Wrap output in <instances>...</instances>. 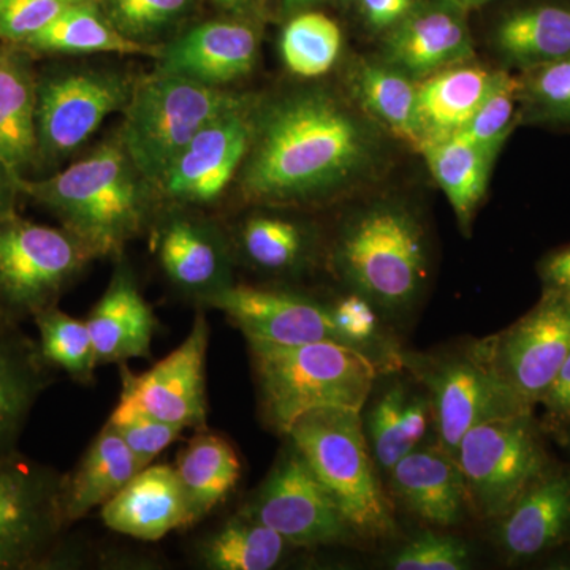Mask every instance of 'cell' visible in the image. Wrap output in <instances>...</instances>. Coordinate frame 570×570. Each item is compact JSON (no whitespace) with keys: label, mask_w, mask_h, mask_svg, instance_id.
Wrapping results in <instances>:
<instances>
[{"label":"cell","mask_w":570,"mask_h":570,"mask_svg":"<svg viewBox=\"0 0 570 570\" xmlns=\"http://www.w3.org/2000/svg\"><path fill=\"white\" fill-rule=\"evenodd\" d=\"M343 47V33L332 18L299 11L285 24L279 50L285 67L302 78H317L333 69Z\"/></svg>","instance_id":"37"},{"label":"cell","mask_w":570,"mask_h":570,"mask_svg":"<svg viewBox=\"0 0 570 570\" xmlns=\"http://www.w3.org/2000/svg\"><path fill=\"white\" fill-rule=\"evenodd\" d=\"M146 464L108 423L70 474L62 475L61 510L66 527L102 509Z\"/></svg>","instance_id":"25"},{"label":"cell","mask_w":570,"mask_h":570,"mask_svg":"<svg viewBox=\"0 0 570 570\" xmlns=\"http://www.w3.org/2000/svg\"><path fill=\"white\" fill-rule=\"evenodd\" d=\"M521 122L570 126V56L520 75Z\"/></svg>","instance_id":"39"},{"label":"cell","mask_w":570,"mask_h":570,"mask_svg":"<svg viewBox=\"0 0 570 570\" xmlns=\"http://www.w3.org/2000/svg\"><path fill=\"white\" fill-rule=\"evenodd\" d=\"M287 547L283 535L239 510L206 535L197 553L209 570H269L279 564Z\"/></svg>","instance_id":"35"},{"label":"cell","mask_w":570,"mask_h":570,"mask_svg":"<svg viewBox=\"0 0 570 570\" xmlns=\"http://www.w3.org/2000/svg\"><path fill=\"white\" fill-rule=\"evenodd\" d=\"M2 2H3V0H0V3H2Z\"/></svg>","instance_id":"51"},{"label":"cell","mask_w":570,"mask_h":570,"mask_svg":"<svg viewBox=\"0 0 570 570\" xmlns=\"http://www.w3.org/2000/svg\"><path fill=\"white\" fill-rule=\"evenodd\" d=\"M379 156L365 116L325 89L303 88L257 100L253 141L236 179L253 204H316L363 181Z\"/></svg>","instance_id":"1"},{"label":"cell","mask_w":570,"mask_h":570,"mask_svg":"<svg viewBox=\"0 0 570 570\" xmlns=\"http://www.w3.org/2000/svg\"><path fill=\"white\" fill-rule=\"evenodd\" d=\"M236 261L272 276L305 272L316 257L317 234L313 225L279 214L257 213L246 217L232 236Z\"/></svg>","instance_id":"29"},{"label":"cell","mask_w":570,"mask_h":570,"mask_svg":"<svg viewBox=\"0 0 570 570\" xmlns=\"http://www.w3.org/2000/svg\"><path fill=\"white\" fill-rule=\"evenodd\" d=\"M258 43L257 28L249 18L198 22L165 41L156 70L212 88H228L254 70Z\"/></svg>","instance_id":"18"},{"label":"cell","mask_w":570,"mask_h":570,"mask_svg":"<svg viewBox=\"0 0 570 570\" xmlns=\"http://www.w3.org/2000/svg\"><path fill=\"white\" fill-rule=\"evenodd\" d=\"M520 122L519 75L515 77L509 71L498 70L497 80L478 112L455 135L499 153Z\"/></svg>","instance_id":"40"},{"label":"cell","mask_w":570,"mask_h":570,"mask_svg":"<svg viewBox=\"0 0 570 570\" xmlns=\"http://www.w3.org/2000/svg\"><path fill=\"white\" fill-rule=\"evenodd\" d=\"M99 6L126 39L160 48L189 20L197 0H99Z\"/></svg>","instance_id":"38"},{"label":"cell","mask_w":570,"mask_h":570,"mask_svg":"<svg viewBox=\"0 0 570 570\" xmlns=\"http://www.w3.org/2000/svg\"><path fill=\"white\" fill-rule=\"evenodd\" d=\"M493 43L502 61L520 71L570 56V0H539L508 11Z\"/></svg>","instance_id":"28"},{"label":"cell","mask_w":570,"mask_h":570,"mask_svg":"<svg viewBox=\"0 0 570 570\" xmlns=\"http://www.w3.org/2000/svg\"><path fill=\"white\" fill-rule=\"evenodd\" d=\"M318 2H322V0H281V6H283L287 13L296 14L299 11L311 9V7L316 6Z\"/></svg>","instance_id":"49"},{"label":"cell","mask_w":570,"mask_h":570,"mask_svg":"<svg viewBox=\"0 0 570 570\" xmlns=\"http://www.w3.org/2000/svg\"><path fill=\"white\" fill-rule=\"evenodd\" d=\"M497 521V546L523 564L570 546V468L551 463Z\"/></svg>","instance_id":"19"},{"label":"cell","mask_w":570,"mask_h":570,"mask_svg":"<svg viewBox=\"0 0 570 570\" xmlns=\"http://www.w3.org/2000/svg\"><path fill=\"white\" fill-rule=\"evenodd\" d=\"M414 6L415 0H362L367 22L377 29L393 28Z\"/></svg>","instance_id":"46"},{"label":"cell","mask_w":570,"mask_h":570,"mask_svg":"<svg viewBox=\"0 0 570 570\" xmlns=\"http://www.w3.org/2000/svg\"><path fill=\"white\" fill-rule=\"evenodd\" d=\"M20 47L31 55H145L157 58L160 48H148L126 39L107 14L100 9L99 2L81 3L67 10L56 18L51 24L33 33Z\"/></svg>","instance_id":"33"},{"label":"cell","mask_w":570,"mask_h":570,"mask_svg":"<svg viewBox=\"0 0 570 570\" xmlns=\"http://www.w3.org/2000/svg\"><path fill=\"white\" fill-rule=\"evenodd\" d=\"M332 262L352 294L387 316H403L417 305L430 275L425 230L396 202H377L355 213L337 235Z\"/></svg>","instance_id":"4"},{"label":"cell","mask_w":570,"mask_h":570,"mask_svg":"<svg viewBox=\"0 0 570 570\" xmlns=\"http://www.w3.org/2000/svg\"><path fill=\"white\" fill-rule=\"evenodd\" d=\"M397 502L431 527L453 528L469 512L466 483L455 456L434 445L414 449L387 472Z\"/></svg>","instance_id":"22"},{"label":"cell","mask_w":570,"mask_h":570,"mask_svg":"<svg viewBox=\"0 0 570 570\" xmlns=\"http://www.w3.org/2000/svg\"><path fill=\"white\" fill-rule=\"evenodd\" d=\"M86 324L91 332L97 365H122L135 358H153V341L159 321L142 296L132 266L124 255L116 258L110 283Z\"/></svg>","instance_id":"21"},{"label":"cell","mask_w":570,"mask_h":570,"mask_svg":"<svg viewBox=\"0 0 570 570\" xmlns=\"http://www.w3.org/2000/svg\"><path fill=\"white\" fill-rule=\"evenodd\" d=\"M474 58V41L466 10L449 2L415 3L397 24L390 28L384 61L415 81Z\"/></svg>","instance_id":"20"},{"label":"cell","mask_w":570,"mask_h":570,"mask_svg":"<svg viewBox=\"0 0 570 570\" xmlns=\"http://www.w3.org/2000/svg\"><path fill=\"white\" fill-rule=\"evenodd\" d=\"M18 189L99 258H119L151 230L160 209L156 189L135 167L118 134L43 179L18 176Z\"/></svg>","instance_id":"2"},{"label":"cell","mask_w":570,"mask_h":570,"mask_svg":"<svg viewBox=\"0 0 570 570\" xmlns=\"http://www.w3.org/2000/svg\"><path fill=\"white\" fill-rule=\"evenodd\" d=\"M18 176L21 175L13 174L0 163V217L17 214L18 197L21 195L18 189Z\"/></svg>","instance_id":"47"},{"label":"cell","mask_w":570,"mask_h":570,"mask_svg":"<svg viewBox=\"0 0 570 570\" xmlns=\"http://www.w3.org/2000/svg\"><path fill=\"white\" fill-rule=\"evenodd\" d=\"M206 307L225 314L246 341L284 346L309 343L348 346L337 328L332 306L295 292L235 283L209 299Z\"/></svg>","instance_id":"17"},{"label":"cell","mask_w":570,"mask_h":570,"mask_svg":"<svg viewBox=\"0 0 570 570\" xmlns=\"http://www.w3.org/2000/svg\"><path fill=\"white\" fill-rule=\"evenodd\" d=\"M175 468L186 501L187 528L219 508L242 479V461L234 445L208 428L187 442Z\"/></svg>","instance_id":"30"},{"label":"cell","mask_w":570,"mask_h":570,"mask_svg":"<svg viewBox=\"0 0 570 570\" xmlns=\"http://www.w3.org/2000/svg\"><path fill=\"white\" fill-rule=\"evenodd\" d=\"M212 2L228 17L249 18L257 0H212Z\"/></svg>","instance_id":"48"},{"label":"cell","mask_w":570,"mask_h":570,"mask_svg":"<svg viewBox=\"0 0 570 570\" xmlns=\"http://www.w3.org/2000/svg\"><path fill=\"white\" fill-rule=\"evenodd\" d=\"M482 341L499 376L535 409L570 354V298L542 291L523 317Z\"/></svg>","instance_id":"15"},{"label":"cell","mask_w":570,"mask_h":570,"mask_svg":"<svg viewBox=\"0 0 570 570\" xmlns=\"http://www.w3.org/2000/svg\"><path fill=\"white\" fill-rule=\"evenodd\" d=\"M542 291L557 292L570 298V245L558 247L539 262Z\"/></svg>","instance_id":"45"},{"label":"cell","mask_w":570,"mask_h":570,"mask_svg":"<svg viewBox=\"0 0 570 570\" xmlns=\"http://www.w3.org/2000/svg\"><path fill=\"white\" fill-rule=\"evenodd\" d=\"M96 261L66 228L0 217V324L20 325L59 298Z\"/></svg>","instance_id":"8"},{"label":"cell","mask_w":570,"mask_h":570,"mask_svg":"<svg viewBox=\"0 0 570 570\" xmlns=\"http://www.w3.org/2000/svg\"><path fill=\"white\" fill-rule=\"evenodd\" d=\"M37 81L31 52L0 41V163L21 176L37 165Z\"/></svg>","instance_id":"26"},{"label":"cell","mask_w":570,"mask_h":570,"mask_svg":"<svg viewBox=\"0 0 570 570\" xmlns=\"http://www.w3.org/2000/svg\"><path fill=\"white\" fill-rule=\"evenodd\" d=\"M498 70L479 66L449 67L419 81L417 151L428 142L453 137L478 112Z\"/></svg>","instance_id":"27"},{"label":"cell","mask_w":570,"mask_h":570,"mask_svg":"<svg viewBox=\"0 0 570 570\" xmlns=\"http://www.w3.org/2000/svg\"><path fill=\"white\" fill-rule=\"evenodd\" d=\"M455 459L469 510L482 520H498L551 464L534 412L471 428Z\"/></svg>","instance_id":"9"},{"label":"cell","mask_w":570,"mask_h":570,"mask_svg":"<svg viewBox=\"0 0 570 570\" xmlns=\"http://www.w3.org/2000/svg\"><path fill=\"white\" fill-rule=\"evenodd\" d=\"M62 474L20 452L0 460V570L50 569L62 550Z\"/></svg>","instance_id":"11"},{"label":"cell","mask_w":570,"mask_h":570,"mask_svg":"<svg viewBox=\"0 0 570 570\" xmlns=\"http://www.w3.org/2000/svg\"><path fill=\"white\" fill-rule=\"evenodd\" d=\"M247 347L262 415L284 436L316 409L362 412L382 371L374 356L343 344L247 341Z\"/></svg>","instance_id":"3"},{"label":"cell","mask_w":570,"mask_h":570,"mask_svg":"<svg viewBox=\"0 0 570 570\" xmlns=\"http://www.w3.org/2000/svg\"><path fill=\"white\" fill-rule=\"evenodd\" d=\"M208 346V321L204 313H198L186 340L151 370L135 374L127 363L119 365L122 387L119 401L184 430H205Z\"/></svg>","instance_id":"16"},{"label":"cell","mask_w":570,"mask_h":570,"mask_svg":"<svg viewBox=\"0 0 570 570\" xmlns=\"http://www.w3.org/2000/svg\"><path fill=\"white\" fill-rule=\"evenodd\" d=\"M401 365L425 389L438 445L452 456L471 428L534 412L499 376L483 341L438 355L401 354Z\"/></svg>","instance_id":"7"},{"label":"cell","mask_w":570,"mask_h":570,"mask_svg":"<svg viewBox=\"0 0 570 570\" xmlns=\"http://www.w3.org/2000/svg\"><path fill=\"white\" fill-rule=\"evenodd\" d=\"M107 423L146 466L153 464L154 460L184 433L183 426L153 417L122 401L112 409Z\"/></svg>","instance_id":"41"},{"label":"cell","mask_w":570,"mask_h":570,"mask_svg":"<svg viewBox=\"0 0 570 570\" xmlns=\"http://www.w3.org/2000/svg\"><path fill=\"white\" fill-rule=\"evenodd\" d=\"M360 414L348 409H316L296 420L287 436L328 491L355 538L387 539L395 532V517Z\"/></svg>","instance_id":"5"},{"label":"cell","mask_w":570,"mask_h":570,"mask_svg":"<svg viewBox=\"0 0 570 570\" xmlns=\"http://www.w3.org/2000/svg\"><path fill=\"white\" fill-rule=\"evenodd\" d=\"M242 512L275 530L291 547L313 549L355 539L335 501L292 442Z\"/></svg>","instance_id":"12"},{"label":"cell","mask_w":570,"mask_h":570,"mask_svg":"<svg viewBox=\"0 0 570 570\" xmlns=\"http://www.w3.org/2000/svg\"><path fill=\"white\" fill-rule=\"evenodd\" d=\"M99 0H3L0 3V41L20 45L81 3Z\"/></svg>","instance_id":"43"},{"label":"cell","mask_w":570,"mask_h":570,"mask_svg":"<svg viewBox=\"0 0 570 570\" xmlns=\"http://www.w3.org/2000/svg\"><path fill=\"white\" fill-rule=\"evenodd\" d=\"M352 89L366 116L417 149L419 81L387 62H362L352 75Z\"/></svg>","instance_id":"34"},{"label":"cell","mask_w":570,"mask_h":570,"mask_svg":"<svg viewBox=\"0 0 570 570\" xmlns=\"http://www.w3.org/2000/svg\"><path fill=\"white\" fill-rule=\"evenodd\" d=\"M449 2L455 3V6L468 11L469 9H475V7L485 6L491 0H449Z\"/></svg>","instance_id":"50"},{"label":"cell","mask_w":570,"mask_h":570,"mask_svg":"<svg viewBox=\"0 0 570 570\" xmlns=\"http://www.w3.org/2000/svg\"><path fill=\"white\" fill-rule=\"evenodd\" d=\"M254 99L154 69L135 80L118 137L140 174L156 187L195 135Z\"/></svg>","instance_id":"6"},{"label":"cell","mask_w":570,"mask_h":570,"mask_svg":"<svg viewBox=\"0 0 570 570\" xmlns=\"http://www.w3.org/2000/svg\"><path fill=\"white\" fill-rule=\"evenodd\" d=\"M431 175L448 195L461 227L469 228L489 187L498 151L459 135L428 142L419 149Z\"/></svg>","instance_id":"32"},{"label":"cell","mask_w":570,"mask_h":570,"mask_svg":"<svg viewBox=\"0 0 570 570\" xmlns=\"http://www.w3.org/2000/svg\"><path fill=\"white\" fill-rule=\"evenodd\" d=\"M538 406L546 411L551 430L561 431L570 425V354L540 396Z\"/></svg>","instance_id":"44"},{"label":"cell","mask_w":570,"mask_h":570,"mask_svg":"<svg viewBox=\"0 0 570 570\" xmlns=\"http://www.w3.org/2000/svg\"><path fill=\"white\" fill-rule=\"evenodd\" d=\"M154 250L168 283L206 307L235 284L232 236L212 217L186 206H160L151 225Z\"/></svg>","instance_id":"13"},{"label":"cell","mask_w":570,"mask_h":570,"mask_svg":"<svg viewBox=\"0 0 570 570\" xmlns=\"http://www.w3.org/2000/svg\"><path fill=\"white\" fill-rule=\"evenodd\" d=\"M255 104L254 97L225 112L184 146L154 187L160 206L200 208L223 197L238 178L249 151Z\"/></svg>","instance_id":"14"},{"label":"cell","mask_w":570,"mask_h":570,"mask_svg":"<svg viewBox=\"0 0 570 570\" xmlns=\"http://www.w3.org/2000/svg\"><path fill=\"white\" fill-rule=\"evenodd\" d=\"M51 371L20 325L0 324V460L18 452L32 409L51 385Z\"/></svg>","instance_id":"24"},{"label":"cell","mask_w":570,"mask_h":570,"mask_svg":"<svg viewBox=\"0 0 570 570\" xmlns=\"http://www.w3.org/2000/svg\"><path fill=\"white\" fill-rule=\"evenodd\" d=\"M433 422L426 392L395 381L377 396L366 419V438L377 468L387 474L397 461L417 449Z\"/></svg>","instance_id":"31"},{"label":"cell","mask_w":570,"mask_h":570,"mask_svg":"<svg viewBox=\"0 0 570 570\" xmlns=\"http://www.w3.org/2000/svg\"><path fill=\"white\" fill-rule=\"evenodd\" d=\"M108 530L142 542H157L186 530L187 510L174 464H149L100 509Z\"/></svg>","instance_id":"23"},{"label":"cell","mask_w":570,"mask_h":570,"mask_svg":"<svg viewBox=\"0 0 570 570\" xmlns=\"http://www.w3.org/2000/svg\"><path fill=\"white\" fill-rule=\"evenodd\" d=\"M471 564L472 551L464 540L436 531L415 535L389 561L395 570H464Z\"/></svg>","instance_id":"42"},{"label":"cell","mask_w":570,"mask_h":570,"mask_svg":"<svg viewBox=\"0 0 570 570\" xmlns=\"http://www.w3.org/2000/svg\"><path fill=\"white\" fill-rule=\"evenodd\" d=\"M135 80L122 70L80 67L37 81V164L58 165L80 151L108 116L122 112Z\"/></svg>","instance_id":"10"},{"label":"cell","mask_w":570,"mask_h":570,"mask_svg":"<svg viewBox=\"0 0 570 570\" xmlns=\"http://www.w3.org/2000/svg\"><path fill=\"white\" fill-rule=\"evenodd\" d=\"M39 332L41 358L51 370L66 373L77 384L89 385L97 367L96 348L86 321L48 307L32 318Z\"/></svg>","instance_id":"36"}]
</instances>
